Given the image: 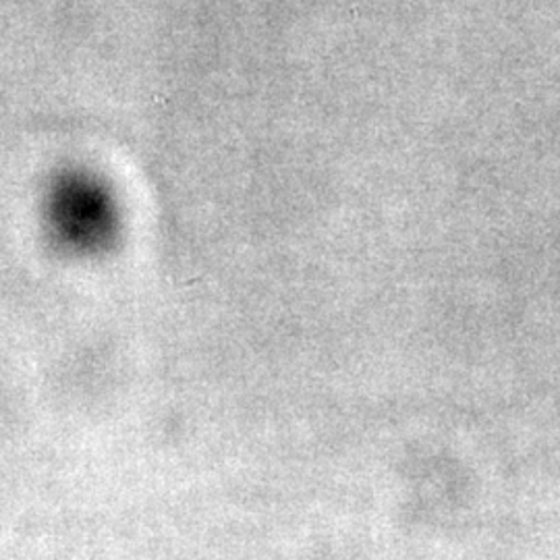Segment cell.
Segmentation results:
<instances>
[{
    "label": "cell",
    "mask_w": 560,
    "mask_h": 560,
    "mask_svg": "<svg viewBox=\"0 0 560 560\" xmlns=\"http://www.w3.org/2000/svg\"><path fill=\"white\" fill-rule=\"evenodd\" d=\"M46 212L57 240L78 252L106 247L117 231V206L110 194L98 180L83 175L60 179Z\"/></svg>",
    "instance_id": "6da1fadb"
}]
</instances>
